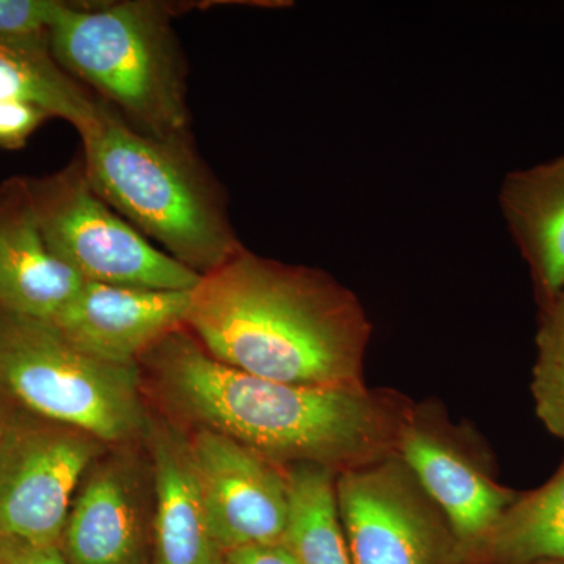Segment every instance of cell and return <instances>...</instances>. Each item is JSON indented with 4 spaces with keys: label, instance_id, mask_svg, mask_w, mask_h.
<instances>
[{
    "label": "cell",
    "instance_id": "cell-4",
    "mask_svg": "<svg viewBox=\"0 0 564 564\" xmlns=\"http://www.w3.org/2000/svg\"><path fill=\"white\" fill-rule=\"evenodd\" d=\"M55 61L131 128L192 143L185 65L161 2H68L47 32Z\"/></svg>",
    "mask_w": 564,
    "mask_h": 564
},
{
    "label": "cell",
    "instance_id": "cell-20",
    "mask_svg": "<svg viewBox=\"0 0 564 564\" xmlns=\"http://www.w3.org/2000/svg\"><path fill=\"white\" fill-rule=\"evenodd\" d=\"M66 6L61 0H0V35H47Z\"/></svg>",
    "mask_w": 564,
    "mask_h": 564
},
{
    "label": "cell",
    "instance_id": "cell-19",
    "mask_svg": "<svg viewBox=\"0 0 564 564\" xmlns=\"http://www.w3.org/2000/svg\"><path fill=\"white\" fill-rule=\"evenodd\" d=\"M532 392L538 417L564 443V289L544 303L536 334Z\"/></svg>",
    "mask_w": 564,
    "mask_h": 564
},
{
    "label": "cell",
    "instance_id": "cell-6",
    "mask_svg": "<svg viewBox=\"0 0 564 564\" xmlns=\"http://www.w3.org/2000/svg\"><path fill=\"white\" fill-rule=\"evenodd\" d=\"M28 187L51 250L85 281L158 291H193L202 281L104 202L82 159L50 176L28 177Z\"/></svg>",
    "mask_w": 564,
    "mask_h": 564
},
{
    "label": "cell",
    "instance_id": "cell-24",
    "mask_svg": "<svg viewBox=\"0 0 564 564\" xmlns=\"http://www.w3.org/2000/svg\"><path fill=\"white\" fill-rule=\"evenodd\" d=\"M9 423V419H7L6 413H3L2 408H0V445H2L3 436H6Z\"/></svg>",
    "mask_w": 564,
    "mask_h": 564
},
{
    "label": "cell",
    "instance_id": "cell-16",
    "mask_svg": "<svg viewBox=\"0 0 564 564\" xmlns=\"http://www.w3.org/2000/svg\"><path fill=\"white\" fill-rule=\"evenodd\" d=\"M35 104L84 133L107 106L82 87L52 55L47 35H0V102Z\"/></svg>",
    "mask_w": 564,
    "mask_h": 564
},
{
    "label": "cell",
    "instance_id": "cell-10",
    "mask_svg": "<svg viewBox=\"0 0 564 564\" xmlns=\"http://www.w3.org/2000/svg\"><path fill=\"white\" fill-rule=\"evenodd\" d=\"M154 481L131 454L99 456L77 489L61 549L69 564H148Z\"/></svg>",
    "mask_w": 564,
    "mask_h": 564
},
{
    "label": "cell",
    "instance_id": "cell-1",
    "mask_svg": "<svg viewBox=\"0 0 564 564\" xmlns=\"http://www.w3.org/2000/svg\"><path fill=\"white\" fill-rule=\"evenodd\" d=\"M181 417L258 452L281 469L315 464L337 475L397 454L413 410L367 388H313L240 372L185 332L140 359Z\"/></svg>",
    "mask_w": 564,
    "mask_h": 564
},
{
    "label": "cell",
    "instance_id": "cell-23",
    "mask_svg": "<svg viewBox=\"0 0 564 564\" xmlns=\"http://www.w3.org/2000/svg\"><path fill=\"white\" fill-rule=\"evenodd\" d=\"M223 564H300L282 543L251 544L232 549L223 555Z\"/></svg>",
    "mask_w": 564,
    "mask_h": 564
},
{
    "label": "cell",
    "instance_id": "cell-18",
    "mask_svg": "<svg viewBox=\"0 0 564 564\" xmlns=\"http://www.w3.org/2000/svg\"><path fill=\"white\" fill-rule=\"evenodd\" d=\"M485 547L510 564L564 563V464L540 489L516 497Z\"/></svg>",
    "mask_w": 564,
    "mask_h": 564
},
{
    "label": "cell",
    "instance_id": "cell-14",
    "mask_svg": "<svg viewBox=\"0 0 564 564\" xmlns=\"http://www.w3.org/2000/svg\"><path fill=\"white\" fill-rule=\"evenodd\" d=\"M151 469V564H223L225 552L212 530L191 443L169 426H154Z\"/></svg>",
    "mask_w": 564,
    "mask_h": 564
},
{
    "label": "cell",
    "instance_id": "cell-3",
    "mask_svg": "<svg viewBox=\"0 0 564 564\" xmlns=\"http://www.w3.org/2000/svg\"><path fill=\"white\" fill-rule=\"evenodd\" d=\"M80 139L93 188L174 261L203 278L245 250L192 143L144 135L109 106Z\"/></svg>",
    "mask_w": 564,
    "mask_h": 564
},
{
    "label": "cell",
    "instance_id": "cell-12",
    "mask_svg": "<svg viewBox=\"0 0 564 564\" xmlns=\"http://www.w3.org/2000/svg\"><path fill=\"white\" fill-rule=\"evenodd\" d=\"M397 455L443 511L458 544L485 547L514 494L497 485L452 440L426 426L414 410Z\"/></svg>",
    "mask_w": 564,
    "mask_h": 564
},
{
    "label": "cell",
    "instance_id": "cell-13",
    "mask_svg": "<svg viewBox=\"0 0 564 564\" xmlns=\"http://www.w3.org/2000/svg\"><path fill=\"white\" fill-rule=\"evenodd\" d=\"M85 282L44 239L28 177L0 184V310L51 323Z\"/></svg>",
    "mask_w": 564,
    "mask_h": 564
},
{
    "label": "cell",
    "instance_id": "cell-9",
    "mask_svg": "<svg viewBox=\"0 0 564 564\" xmlns=\"http://www.w3.org/2000/svg\"><path fill=\"white\" fill-rule=\"evenodd\" d=\"M188 443L221 551L280 543L289 516L285 470L247 445L210 430H196Z\"/></svg>",
    "mask_w": 564,
    "mask_h": 564
},
{
    "label": "cell",
    "instance_id": "cell-15",
    "mask_svg": "<svg viewBox=\"0 0 564 564\" xmlns=\"http://www.w3.org/2000/svg\"><path fill=\"white\" fill-rule=\"evenodd\" d=\"M500 210L543 304L564 289V154L508 173Z\"/></svg>",
    "mask_w": 564,
    "mask_h": 564
},
{
    "label": "cell",
    "instance_id": "cell-5",
    "mask_svg": "<svg viewBox=\"0 0 564 564\" xmlns=\"http://www.w3.org/2000/svg\"><path fill=\"white\" fill-rule=\"evenodd\" d=\"M140 383L137 364L104 361L52 323L0 310V391L40 419L131 443L150 430Z\"/></svg>",
    "mask_w": 564,
    "mask_h": 564
},
{
    "label": "cell",
    "instance_id": "cell-7",
    "mask_svg": "<svg viewBox=\"0 0 564 564\" xmlns=\"http://www.w3.org/2000/svg\"><path fill=\"white\" fill-rule=\"evenodd\" d=\"M336 496L352 564H447L459 545L397 454L337 475Z\"/></svg>",
    "mask_w": 564,
    "mask_h": 564
},
{
    "label": "cell",
    "instance_id": "cell-8",
    "mask_svg": "<svg viewBox=\"0 0 564 564\" xmlns=\"http://www.w3.org/2000/svg\"><path fill=\"white\" fill-rule=\"evenodd\" d=\"M41 421L10 422L0 445V536L61 545L70 505L104 444Z\"/></svg>",
    "mask_w": 564,
    "mask_h": 564
},
{
    "label": "cell",
    "instance_id": "cell-21",
    "mask_svg": "<svg viewBox=\"0 0 564 564\" xmlns=\"http://www.w3.org/2000/svg\"><path fill=\"white\" fill-rule=\"evenodd\" d=\"M51 115L35 104L0 102V148L20 150Z\"/></svg>",
    "mask_w": 564,
    "mask_h": 564
},
{
    "label": "cell",
    "instance_id": "cell-17",
    "mask_svg": "<svg viewBox=\"0 0 564 564\" xmlns=\"http://www.w3.org/2000/svg\"><path fill=\"white\" fill-rule=\"evenodd\" d=\"M289 516L282 543L300 564H352L337 507V474L315 464L285 469Z\"/></svg>",
    "mask_w": 564,
    "mask_h": 564
},
{
    "label": "cell",
    "instance_id": "cell-11",
    "mask_svg": "<svg viewBox=\"0 0 564 564\" xmlns=\"http://www.w3.org/2000/svg\"><path fill=\"white\" fill-rule=\"evenodd\" d=\"M191 292L85 282L51 323L96 358L137 364L170 334L185 328Z\"/></svg>",
    "mask_w": 564,
    "mask_h": 564
},
{
    "label": "cell",
    "instance_id": "cell-2",
    "mask_svg": "<svg viewBox=\"0 0 564 564\" xmlns=\"http://www.w3.org/2000/svg\"><path fill=\"white\" fill-rule=\"evenodd\" d=\"M185 329L240 372L313 388H366V311L328 274L247 248L191 292Z\"/></svg>",
    "mask_w": 564,
    "mask_h": 564
},
{
    "label": "cell",
    "instance_id": "cell-22",
    "mask_svg": "<svg viewBox=\"0 0 564 564\" xmlns=\"http://www.w3.org/2000/svg\"><path fill=\"white\" fill-rule=\"evenodd\" d=\"M0 564H69L61 545L31 543L0 536Z\"/></svg>",
    "mask_w": 564,
    "mask_h": 564
}]
</instances>
